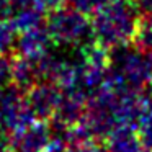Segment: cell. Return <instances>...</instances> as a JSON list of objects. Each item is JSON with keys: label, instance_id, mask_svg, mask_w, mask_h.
I'll return each mask as SVG.
<instances>
[{"label": "cell", "instance_id": "6da1fadb", "mask_svg": "<svg viewBox=\"0 0 152 152\" xmlns=\"http://www.w3.org/2000/svg\"><path fill=\"white\" fill-rule=\"evenodd\" d=\"M105 85L116 90L139 93L152 83V54L132 44H119L110 49V64Z\"/></svg>", "mask_w": 152, "mask_h": 152}, {"label": "cell", "instance_id": "7a4b0ae2", "mask_svg": "<svg viewBox=\"0 0 152 152\" xmlns=\"http://www.w3.org/2000/svg\"><path fill=\"white\" fill-rule=\"evenodd\" d=\"M93 39L111 48L132 41L139 25V13L131 0H110L92 15Z\"/></svg>", "mask_w": 152, "mask_h": 152}, {"label": "cell", "instance_id": "3957f363", "mask_svg": "<svg viewBox=\"0 0 152 152\" xmlns=\"http://www.w3.org/2000/svg\"><path fill=\"white\" fill-rule=\"evenodd\" d=\"M44 28L51 36L53 43L67 44V46H85L87 41L93 39L92 21L85 13L75 8L59 7L51 10L44 18Z\"/></svg>", "mask_w": 152, "mask_h": 152}, {"label": "cell", "instance_id": "277c9868", "mask_svg": "<svg viewBox=\"0 0 152 152\" xmlns=\"http://www.w3.org/2000/svg\"><path fill=\"white\" fill-rule=\"evenodd\" d=\"M51 141V124L43 119L15 129L8 136V149L12 152H48Z\"/></svg>", "mask_w": 152, "mask_h": 152}, {"label": "cell", "instance_id": "5b68a950", "mask_svg": "<svg viewBox=\"0 0 152 152\" xmlns=\"http://www.w3.org/2000/svg\"><path fill=\"white\" fill-rule=\"evenodd\" d=\"M61 88L53 82L39 80L25 92V103L36 119L49 121L61 102Z\"/></svg>", "mask_w": 152, "mask_h": 152}, {"label": "cell", "instance_id": "8992f818", "mask_svg": "<svg viewBox=\"0 0 152 152\" xmlns=\"http://www.w3.org/2000/svg\"><path fill=\"white\" fill-rule=\"evenodd\" d=\"M53 43L51 36L48 34L44 25L31 30L21 31L18 33L17 44H15V51L25 57H31V59H38L43 54L49 51V44Z\"/></svg>", "mask_w": 152, "mask_h": 152}, {"label": "cell", "instance_id": "52a82bcc", "mask_svg": "<svg viewBox=\"0 0 152 152\" xmlns=\"http://www.w3.org/2000/svg\"><path fill=\"white\" fill-rule=\"evenodd\" d=\"M36 82H39L36 59L25 57L21 54H13V57H12V83H13V87H17L21 93H25Z\"/></svg>", "mask_w": 152, "mask_h": 152}, {"label": "cell", "instance_id": "ba28073f", "mask_svg": "<svg viewBox=\"0 0 152 152\" xmlns=\"http://www.w3.org/2000/svg\"><path fill=\"white\" fill-rule=\"evenodd\" d=\"M106 151L108 152H144L139 134L136 128L121 126L116 128L106 137Z\"/></svg>", "mask_w": 152, "mask_h": 152}, {"label": "cell", "instance_id": "9c48e42d", "mask_svg": "<svg viewBox=\"0 0 152 152\" xmlns=\"http://www.w3.org/2000/svg\"><path fill=\"white\" fill-rule=\"evenodd\" d=\"M8 21L12 23V26L15 28L17 33H21V31L41 26L44 23V18H43V12L41 10H38L34 7H25V8H18V10L12 12V18Z\"/></svg>", "mask_w": 152, "mask_h": 152}, {"label": "cell", "instance_id": "30bf717a", "mask_svg": "<svg viewBox=\"0 0 152 152\" xmlns=\"http://www.w3.org/2000/svg\"><path fill=\"white\" fill-rule=\"evenodd\" d=\"M12 2V8L18 10V8H25V7H34L38 10L44 12H51L56 8L62 7V4L66 0H10Z\"/></svg>", "mask_w": 152, "mask_h": 152}, {"label": "cell", "instance_id": "8fae6325", "mask_svg": "<svg viewBox=\"0 0 152 152\" xmlns=\"http://www.w3.org/2000/svg\"><path fill=\"white\" fill-rule=\"evenodd\" d=\"M69 7L75 8L80 13H85L87 17H92L98 8H102L110 0H66Z\"/></svg>", "mask_w": 152, "mask_h": 152}, {"label": "cell", "instance_id": "7c38bea8", "mask_svg": "<svg viewBox=\"0 0 152 152\" xmlns=\"http://www.w3.org/2000/svg\"><path fill=\"white\" fill-rule=\"evenodd\" d=\"M100 147H96L95 139L90 141H77V142H69L64 152H98Z\"/></svg>", "mask_w": 152, "mask_h": 152}, {"label": "cell", "instance_id": "4fadbf2b", "mask_svg": "<svg viewBox=\"0 0 152 152\" xmlns=\"http://www.w3.org/2000/svg\"><path fill=\"white\" fill-rule=\"evenodd\" d=\"M139 17H152V0H132Z\"/></svg>", "mask_w": 152, "mask_h": 152}, {"label": "cell", "instance_id": "5bb4252c", "mask_svg": "<svg viewBox=\"0 0 152 152\" xmlns=\"http://www.w3.org/2000/svg\"><path fill=\"white\" fill-rule=\"evenodd\" d=\"M13 8H12V2L10 0H0V21L7 20L12 15Z\"/></svg>", "mask_w": 152, "mask_h": 152}]
</instances>
